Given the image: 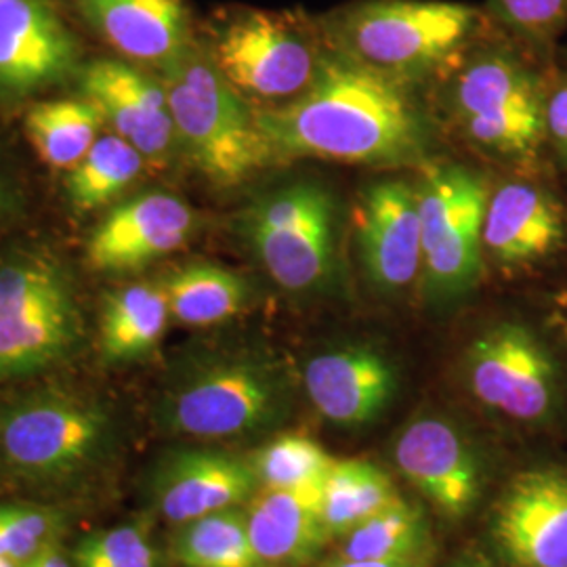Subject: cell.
<instances>
[{"mask_svg":"<svg viewBox=\"0 0 567 567\" xmlns=\"http://www.w3.org/2000/svg\"><path fill=\"white\" fill-rule=\"evenodd\" d=\"M429 564H431V555L414 557V559H398V561H355V559H343L332 555L318 567H429Z\"/></svg>","mask_w":567,"mask_h":567,"instance_id":"e575fe53","label":"cell"},{"mask_svg":"<svg viewBox=\"0 0 567 567\" xmlns=\"http://www.w3.org/2000/svg\"><path fill=\"white\" fill-rule=\"evenodd\" d=\"M25 564H20V561H16V559H11V557H7V555H0V567H23Z\"/></svg>","mask_w":567,"mask_h":567,"instance_id":"74e56055","label":"cell"},{"mask_svg":"<svg viewBox=\"0 0 567 567\" xmlns=\"http://www.w3.org/2000/svg\"><path fill=\"white\" fill-rule=\"evenodd\" d=\"M161 282L171 318L183 326L224 324L252 301V288L243 274L221 265H183Z\"/></svg>","mask_w":567,"mask_h":567,"instance_id":"cb8c5ba5","label":"cell"},{"mask_svg":"<svg viewBox=\"0 0 567 567\" xmlns=\"http://www.w3.org/2000/svg\"><path fill=\"white\" fill-rule=\"evenodd\" d=\"M489 540L508 567H567V466L517 473L496 498Z\"/></svg>","mask_w":567,"mask_h":567,"instance_id":"5bb4252c","label":"cell"},{"mask_svg":"<svg viewBox=\"0 0 567 567\" xmlns=\"http://www.w3.org/2000/svg\"><path fill=\"white\" fill-rule=\"evenodd\" d=\"M84 21L126 60L156 68L196 41L185 0H74Z\"/></svg>","mask_w":567,"mask_h":567,"instance_id":"44dd1931","label":"cell"},{"mask_svg":"<svg viewBox=\"0 0 567 567\" xmlns=\"http://www.w3.org/2000/svg\"><path fill=\"white\" fill-rule=\"evenodd\" d=\"M259 487L307 489L320 487L334 463L324 447L301 433H280L265 442L252 456Z\"/></svg>","mask_w":567,"mask_h":567,"instance_id":"f546056e","label":"cell"},{"mask_svg":"<svg viewBox=\"0 0 567 567\" xmlns=\"http://www.w3.org/2000/svg\"><path fill=\"white\" fill-rule=\"evenodd\" d=\"M196 231V213L168 192L128 198L95 227L86 259L100 271H135L179 250Z\"/></svg>","mask_w":567,"mask_h":567,"instance_id":"d6986e66","label":"cell"},{"mask_svg":"<svg viewBox=\"0 0 567 567\" xmlns=\"http://www.w3.org/2000/svg\"><path fill=\"white\" fill-rule=\"evenodd\" d=\"M393 463L431 507L450 522L477 508L486 463L465 426L440 412H421L395 435Z\"/></svg>","mask_w":567,"mask_h":567,"instance_id":"7c38bea8","label":"cell"},{"mask_svg":"<svg viewBox=\"0 0 567 567\" xmlns=\"http://www.w3.org/2000/svg\"><path fill=\"white\" fill-rule=\"evenodd\" d=\"M81 49L53 0H0V97L20 100L70 79Z\"/></svg>","mask_w":567,"mask_h":567,"instance_id":"2e32d148","label":"cell"},{"mask_svg":"<svg viewBox=\"0 0 567 567\" xmlns=\"http://www.w3.org/2000/svg\"><path fill=\"white\" fill-rule=\"evenodd\" d=\"M487 18L545 60L567 28V0H487Z\"/></svg>","mask_w":567,"mask_h":567,"instance_id":"4dcf8cb0","label":"cell"},{"mask_svg":"<svg viewBox=\"0 0 567 567\" xmlns=\"http://www.w3.org/2000/svg\"><path fill=\"white\" fill-rule=\"evenodd\" d=\"M0 555H4V548H2V540H0Z\"/></svg>","mask_w":567,"mask_h":567,"instance_id":"ab89813d","label":"cell"},{"mask_svg":"<svg viewBox=\"0 0 567 567\" xmlns=\"http://www.w3.org/2000/svg\"><path fill=\"white\" fill-rule=\"evenodd\" d=\"M276 161L400 166L421 161L429 126L412 82L379 72L328 42L313 82L292 102L257 110Z\"/></svg>","mask_w":567,"mask_h":567,"instance_id":"6da1fadb","label":"cell"},{"mask_svg":"<svg viewBox=\"0 0 567 567\" xmlns=\"http://www.w3.org/2000/svg\"><path fill=\"white\" fill-rule=\"evenodd\" d=\"M84 97L100 107L105 124L131 143L145 163L164 166L179 147L161 76L122 60H97L81 70Z\"/></svg>","mask_w":567,"mask_h":567,"instance_id":"e0dca14e","label":"cell"},{"mask_svg":"<svg viewBox=\"0 0 567 567\" xmlns=\"http://www.w3.org/2000/svg\"><path fill=\"white\" fill-rule=\"evenodd\" d=\"M564 206L555 194L529 179L492 189L484 217L486 264L503 274H519L547 264L566 244Z\"/></svg>","mask_w":567,"mask_h":567,"instance_id":"ac0fdd59","label":"cell"},{"mask_svg":"<svg viewBox=\"0 0 567 567\" xmlns=\"http://www.w3.org/2000/svg\"><path fill=\"white\" fill-rule=\"evenodd\" d=\"M60 517L47 508L0 505V540L4 555L28 564L55 545Z\"/></svg>","mask_w":567,"mask_h":567,"instance_id":"d6a6232c","label":"cell"},{"mask_svg":"<svg viewBox=\"0 0 567 567\" xmlns=\"http://www.w3.org/2000/svg\"><path fill=\"white\" fill-rule=\"evenodd\" d=\"M240 236L282 292L326 299L343 292L344 210L337 192L301 177L261 194L240 215Z\"/></svg>","mask_w":567,"mask_h":567,"instance_id":"277c9868","label":"cell"},{"mask_svg":"<svg viewBox=\"0 0 567 567\" xmlns=\"http://www.w3.org/2000/svg\"><path fill=\"white\" fill-rule=\"evenodd\" d=\"M16 210H18V192L0 166V227L9 219H13Z\"/></svg>","mask_w":567,"mask_h":567,"instance_id":"d590c367","label":"cell"},{"mask_svg":"<svg viewBox=\"0 0 567 567\" xmlns=\"http://www.w3.org/2000/svg\"><path fill=\"white\" fill-rule=\"evenodd\" d=\"M82 332L76 288L58 259L42 252L0 259V383L60 364Z\"/></svg>","mask_w":567,"mask_h":567,"instance_id":"9c48e42d","label":"cell"},{"mask_svg":"<svg viewBox=\"0 0 567 567\" xmlns=\"http://www.w3.org/2000/svg\"><path fill=\"white\" fill-rule=\"evenodd\" d=\"M355 248L372 292L393 299L419 288L423 231L419 187L404 179L370 183L353 213Z\"/></svg>","mask_w":567,"mask_h":567,"instance_id":"4fadbf2b","label":"cell"},{"mask_svg":"<svg viewBox=\"0 0 567 567\" xmlns=\"http://www.w3.org/2000/svg\"><path fill=\"white\" fill-rule=\"evenodd\" d=\"M309 404L341 429L379 423L400 395V368L385 349L353 341L313 353L301 370Z\"/></svg>","mask_w":567,"mask_h":567,"instance_id":"9a60e30c","label":"cell"},{"mask_svg":"<svg viewBox=\"0 0 567 567\" xmlns=\"http://www.w3.org/2000/svg\"><path fill=\"white\" fill-rule=\"evenodd\" d=\"M447 567H482L480 564H473V561H454Z\"/></svg>","mask_w":567,"mask_h":567,"instance_id":"f35d334b","label":"cell"},{"mask_svg":"<svg viewBox=\"0 0 567 567\" xmlns=\"http://www.w3.org/2000/svg\"><path fill=\"white\" fill-rule=\"evenodd\" d=\"M76 567H158V548L142 526H118L82 538L74 550Z\"/></svg>","mask_w":567,"mask_h":567,"instance_id":"1f68e13d","label":"cell"},{"mask_svg":"<svg viewBox=\"0 0 567 567\" xmlns=\"http://www.w3.org/2000/svg\"><path fill=\"white\" fill-rule=\"evenodd\" d=\"M177 142L206 179L229 187L271 166L276 154L243 93L229 84L196 37L158 68Z\"/></svg>","mask_w":567,"mask_h":567,"instance_id":"8992f818","label":"cell"},{"mask_svg":"<svg viewBox=\"0 0 567 567\" xmlns=\"http://www.w3.org/2000/svg\"><path fill=\"white\" fill-rule=\"evenodd\" d=\"M419 187L423 269L419 292L429 311L444 316L468 301L484 278V217L489 183L463 164L426 168Z\"/></svg>","mask_w":567,"mask_h":567,"instance_id":"ba28073f","label":"cell"},{"mask_svg":"<svg viewBox=\"0 0 567 567\" xmlns=\"http://www.w3.org/2000/svg\"><path fill=\"white\" fill-rule=\"evenodd\" d=\"M257 489L250 456L213 447H182L166 454L152 482L154 505L175 526L225 508L244 507Z\"/></svg>","mask_w":567,"mask_h":567,"instance_id":"ffe728a7","label":"cell"},{"mask_svg":"<svg viewBox=\"0 0 567 567\" xmlns=\"http://www.w3.org/2000/svg\"><path fill=\"white\" fill-rule=\"evenodd\" d=\"M145 158L121 135H102L81 163L70 168L65 192L76 210H95L112 203L142 175Z\"/></svg>","mask_w":567,"mask_h":567,"instance_id":"f1b7e54d","label":"cell"},{"mask_svg":"<svg viewBox=\"0 0 567 567\" xmlns=\"http://www.w3.org/2000/svg\"><path fill=\"white\" fill-rule=\"evenodd\" d=\"M34 567H76L74 561H70L58 545L44 548L39 557L32 559Z\"/></svg>","mask_w":567,"mask_h":567,"instance_id":"8d00e7d4","label":"cell"},{"mask_svg":"<svg viewBox=\"0 0 567 567\" xmlns=\"http://www.w3.org/2000/svg\"><path fill=\"white\" fill-rule=\"evenodd\" d=\"M318 20L334 49L412 84L452 72L492 28L458 0H353Z\"/></svg>","mask_w":567,"mask_h":567,"instance_id":"3957f363","label":"cell"},{"mask_svg":"<svg viewBox=\"0 0 567 567\" xmlns=\"http://www.w3.org/2000/svg\"><path fill=\"white\" fill-rule=\"evenodd\" d=\"M547 143L567 163V76L550 82L547 97Z\"/></svg>","mask_w":567,"mask_h":567,"instance_id":"836d02e7","label":"cell"},{"mask_svg":"<svg viewBox=\"0 0 567 567\" xmlns=\"http://www.w3.org/2000/svg\"><path fill=\"white\" fill-rule=\"evenodd\" d=\"M339 543L337 557L355 561H398L433 555L425 511L402 496L353 527Z\"/></svg>","mask_w":567,"mask_h":567,"instance_id":"484cf974","label":"cell"},{"mask_svg":"<svg viewBox=\"0 0 567 567\" xmlns=\"http://www.w3.org/2000/svg\"><path fill=\"white\" fill-rule=\"evenodd\" d=\"M163 282H135L107 292L102 309L100 343L112 364L135 362L163 341L171 322Z\"/></svg>","mask_w":567,"mask_h":567,"instance_id":"603a6c76","label":"cell"},{"mask_svg":"<svg viewBox=\"0 0 567 567\" xmlns=\"http://www.w3.org/2000/svg\"><path fill=\"white\" fill-rule=\"evenodd\" d=\"M463 379L477 404L527 426L553 423L564 405V368L524 320H498L466 344Z\"/></svg>","mask_w":567,"mask_h":567,"instance_id":"8fae6325","label":"cell"},{"mask_svg":"<svg viewBox=\"0 0 567 567\" xmlns=\"http://www.w3.org/2000/svg\"><path fill=\"white\" fill-rule=\"evenodd\" d=\"M200 41L229 84L271 107L307 91L328 49L320 20L257 7L225 11Z\"/></svg>","mask_w":567,"mask_h":567,"instance_id":"52a82bcc","label":"cell"},{"mask_svg":"<svg viewBox=\"0 0 567 567\" xmlns=\"http://www.w3.org/2000/svg\"><path fill=\"white\" fill-rule=\"evenodd\" d=\"M116 426L100 402L42 389L0 405V458L30 480L81 475L112 450Z\"/></svg>","mask_w":567,"mask_h":567,"instance_id":"30bf717a","label":"cell"},{"mask_svg":"<svg viewBox=\"0 0 567 567\" xmlns=\"http://www.w3.org/2000/svg\"><path fill=\"white\" fill-rule=\"evenodd\" d=\"M244 508L250 543L264 567L311 566L332 543L322 519L320 487H259Z\"/></svg>","mask_w":567,"mask_h":567,"instance_id":"7402d4cb","label":"cell"},{"mask_svg":"<svg viewBox=\"0 0 567 567\" xmlns=\"http://www.w3.org/2000/svg\"><path fill=\"white\" fill-rule=\"evenodd\" d=\"M452 74V112L466 137L508 163H534L547 143L543 58L492 23Z\"/></svg>","mask_w":567,"mask_h":567,"instance_id":"5b68a950","label":"cell"},{"mask_svg":"<svg viewBox=\"0 0 567 567\" xmlns=\"http://www.w3.org/2000/svg\"><path fill=\"white\" fill-rule=\"evenodd\" d=\"M301 374L267 347H229L185 360L161 393L156 416L166 433L227 442L282 426Z\"/></svg>","mask_w":567,"mask_h":567,"instance_id":"7a4b0ae2","label":"cell"},{"mask_svg":"<svg viewBox=\"0 0 567 567\" xmlns=\"http://www.w3.org/2000/svg\"><path fill=\"white\" fill-rule=\"evenodd\" d=\"M23 567H34V566H32V561H28V564H25V566H23Z\"/></svg>","mask_w":567,"mask_h":567,"instance_id":"60d3db41","label":"cell"},{"mask_svg":"<svg viewBox=\"0 0 567 567\" xmlns=\"http://www.w3.org/2000/svg\"><path fill=\"white\" fill-rule=\"evenodd\" d=\"M400 498L385 468L365 458H334L320 486V507L330 540H341L353 527Z\"/></svg>","mask_w":567,"mask_h":567,"instance_id":"d4e9b609","label":"cell"},{"mask_svg":"<svg viewBox=\"0 0 567 567\" xmlns=\"http://www.w3.org/2000/svg\"><path fill=\"white\" fill-rule=\"evenodd\" d=\"M171 555L183 567H264L250 543L244 507L225 508L177 526Z\"/></svg>","mask_w":567,"mask_h":567,"instance_id":"83f0119b","label":"cell"},{"mask_svg":"<svg viewBox=\"0 0 567 567\" xmlns=\"http://www.w3.org/2000/svg\"><path fill=\"white\" fill-rule=\"evenodd\" d=\"M103 124L100 107L89 97L34 103L23 121L42 163L68 171L97 142Z\"/></svg>","mask_w":567,"mask_h":567,"instance_id":"4316f807","label":"cell"}]
</instances>
